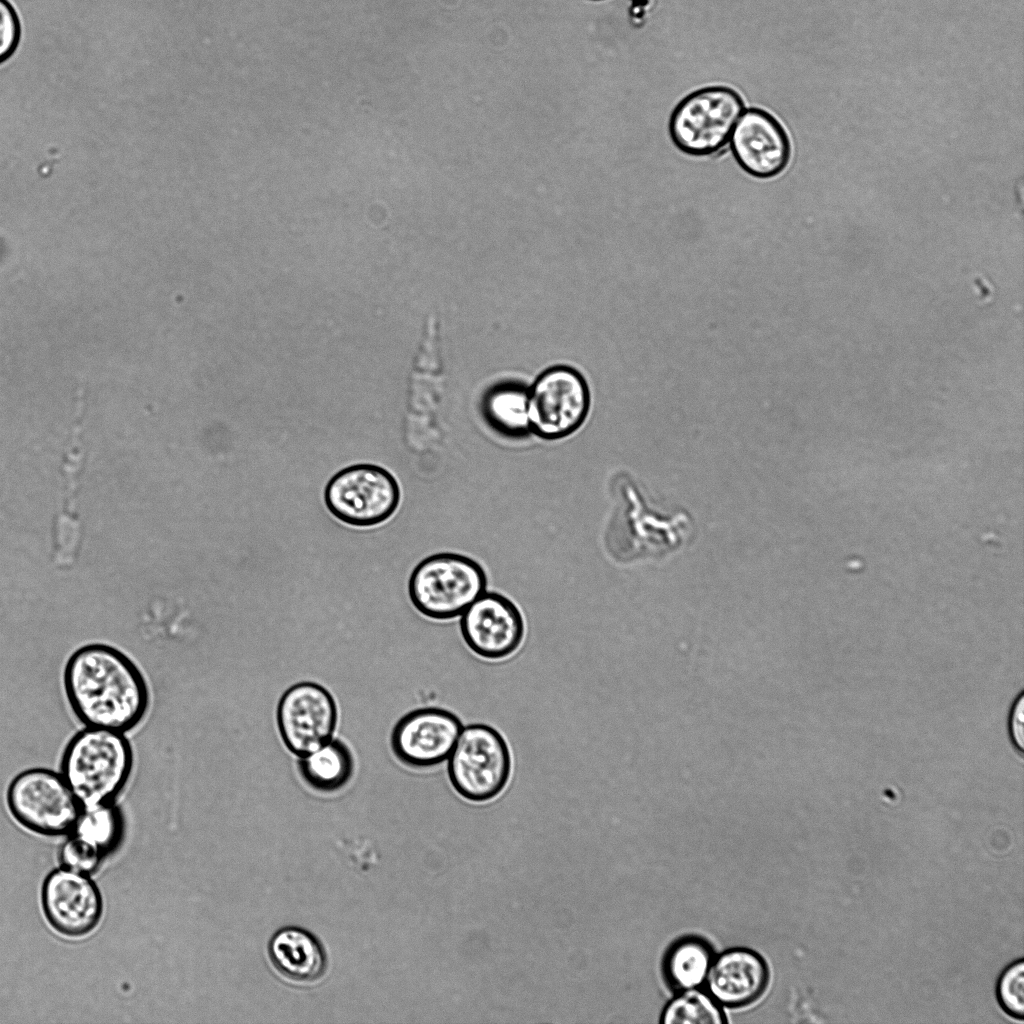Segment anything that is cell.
Instances as JSON below:
<instances>
[{
	"label": "cell",
	"instance_id": "obj_21",
	"mask_svg": "<svg viewBox=\"0 0 1024 1024\" xmlns=\"http://www.w3.org/2000/svg\"><path fill=\"white\" fill-rule=\"evenodd\" d=\"M104 857L96 846L74 833L61 845L59 852L62 867L87 875L97 871Z\"/></svg>",
	"mask_w": 1024,
	"mask_h": 1024
},
{
	"label": "cell",
	"instance_id": "obj_15",
	"mask_svg": "<svg viewBox=\"0 0 1024 1024\" xmlns=\"http://www.w3.org/2000/svg\"><path fill=\"white\" fill-rule=\"evenodd\" d=\"M268 955L276 971L295 984L315 983L327 969L321 942L308 930L296 926L283 927L271 936Z\"/></svg>",
	"mask_w": 1024,
	"mask_h": 1024
},
{
	"label": "cell",
	"instance_id": "obj_20",
	"mask_svg": "<svg viewBox=\"0 0 1024 1024\" xmlns=\"http://www.w3.org/2000/svg\"><path fill=\"white\" fill-rule=\"evenodd\" d=\"M709 993L694 989L683 990L665 1007L661 1022L665 1024H721L724 1013Z\"/></svg>",
	"mask_w": 1024,
	"mask_h": 1024
},
{
	"label": "cell",
	"instance_id": "obj_2",
	"mask_svg": "<svg viewBox=\"0 0 1024 1024\" xmlns=\"http://www.w3.org/2000/svg\"><path fill=\"white\" fill-rule=\"evenodd\" d=\"M133 751L125 733L84 727L65 746L60 774L81 806L113 802L133 770Z\"/></svg>",
	"mask_w": 1024,
	"mask_h": 1024
},
{
	"label": "cell",
	"instance_id": "obj_18",
	"mask_svg": "<svg viewBox=\"0 0 1024 1024\" xmlns=\"http://www.w3.org/2000/svg\"><path fill=\"white\" fill-rule=\"evenodd\" d=\"M484 415L491 427L507 437H523L530 432L528 392L514 386L490 393L484 403Z\"/></svg>",
	"mask_w": 1024,
	"mask_h": 1024
},
{
	"label": "cell",
	"instance_id": "obj_6",
	"mask_svg": "<svg viewBox=\"0 0 1024 1024\" xmlns=\"http://www.w3.org/2000/svg\"><path fill=\"white\" fill-rule=\"evenodd\" d=\"M400 486L382 466L357 463L336 472L324 488L328 511L342 523L370 528L390 519L399 507Z\"/></svg>",
	"mask_w": 1024,
	"mask_h": 1024
},
{
	"label": "cell",
	"instance_id": "obj_5",
	"mask_svg": "<svg viewBox=\"0 0 1024 1024\" xmlns=\"http://www.w3.org/2000/svg\"><path fill=\"white\" fill-rule=\"evenodd\" d=\"M744 110L741 95L731 87L713 85L697 89L686 95L671 112V140L690 156L717 154L729 142Z\"/></svg>",
	"mask_w": 1024,
	"mask_h": 1024
},
{
	"label": "cell",
	"instance_id": "obj_14",
	"mask_svg": "<svg viewBox=\"0 0 1024 1024\" xmlns=\"http://www.w3.org/2000/svg\"><path fill=\"white\" fill-rule=\"evenodd\" d=\"M768 969L760 955L733 948L713 958L707 977L708 993L720 1005L738 1007L756 1000L764 991Z\"/></svg>",
	"mask_w": 1024,
	"mask_h": 1024
},
{
	"label": "cell",
	"instance_id": "obj_17",
	"mask_svg": "<svg viewBox=\"0 0 1024 1024\" xmlns=\"http://www.w3.org/2000/svg\"><path fill=\"white\" fill-rule=\"evenodd\" d=\"M712 961L707 943L699 938H684L668 952L665 975L671 985L681 991L694 989L705 981Z\"/></svg>",
	"mask_w": 1024,
	"mask_h": 1024
},
{
	"label": "cell",
	"instance_id": "obj_4",
	"mask_svg": "<svg viewBox=\"0 0 1024 1024\" xmlns=\"http://www.w3.org/2000/svg\"><path fill=\"white\" fill-rule=\"evenodd\" d=\"M513 757L505 737L494 727L473 723L463 727L447 759L449 781L470 802L495 799L507 787Z\"/></svg>",
	"mask_w": 1024,
	"mask_h": 1024
},
{
	"label": "cell",
	"instance_id": "obj_13",
	"mask_svg": "<svg viewBox=\"0 0 1024 1024\" xmlns=\"http://www.w3.org/2000/svg\"><path fill=\"white\" fill-rule=\"evenodd\" d=\"M729 142L737 164L755 178L779 175L791 159L787 131L771 113L761 108L744 110Z\"/></svg>",
	"mask_w": 1024,
	"mask_h": 1024
},
{
	"label": "cell",
	"instance_id": "obj_22",
	"mask_svg": "<svg viewBox=\"0 0 1024 1024\" xmlns=\"http://www.w3.org/2000/svg\"><path fill=\"white\" fill-rule=\"evenodd\" d=\"M1024 966L1023 961L1010 965L999 978L997 995L1006 1013L1022 1019L1024 1015Z\"/></svg>",
	"mask_w": 1024,
	"mask_h": 1024
},
{
	"label": "cell",
	"instance_id": "obj_9",
	"mask_svg": "<svg viewBox=\"0 0 1024 1024\" xmlns=\"http://www.w3.org/2000/svg\"><path fill=\"white\" fill-rule=\"evenodd\" d=\"M276 719L287 749L303 757L332 740L337 725V707L323 686L300 682L288 688L280 698Z\"/></svg>",
	"mask_w": 1024,
	"mask_h": 1024
},
{
	"label": "cell",
	"instance_id": "obj_3",
	"mask_svg": "<svg viewBox=\"0 0 1024 1024\" xmlns=\"http://www.w3.org/2000/svg\"><path fill=\"white\" fill-rule=\"evenodd\" d=\"M487 577L473 559L455 553H439L422 560L408 581L414 608L437 621L457 618L486 591Z\"/></svg>",
	"mask_w": 1024,
	"mask_h": 1024
},
{
	"label": "cell",
	"instance_id": "obj_7",
	"mask_svg": "<svg viewBox=\"0 0 1024 1024\" xmlns=\"http://www.w3.org/2000/svg\"><path fill=\"white\" fill-rule=\"evenodd\" d=\"M14 819L41 835L72 833L81 805L60 773L47 768H29L17 774L6 792Z\"/></svg>",
	"mask_w": 1024,
	"mask_h": 1024
},
{
	"label": "cell",
	"instance_id": "obj_12",
	"mask_svg": "<svg viewBox=\"0 0 1024 1024\" xmlns=\"http://www.w3.org/2000/svg\"><path fill=\"white\" fill-rule=\"evenodd\" d=\"M90 876L64 867L46 876L41 891L43 912L58 933L80 937L99 924L103 900Z\"/></svg>",
	"mask_w": 1024,
	"mask_h": 1024
},
{
	"label": "cell",
	"instance_id": "obj_23",
	"mask_svg": "<svg viewBox=\"0 0 1024 1024\" xmlns=\"http://www.w3.org/2000/svg\"><path fill=\"white\" fill-rule=\"evenodd\" d=\"M21 35L16 10L8 0H0V64L15 52Z\"/></svg>",
	"mask_w": 1024,
	"mask_h": 1024
},
{
	"label": "cell",
	"instance_id": "obj_1",
	"mask_svg": "<svg viewBox=\"0 0 1024 1024\" xmlns=\"http://www.w3.org/2000/svg\"><path fill=\"white\" fill-rule=\"evenodd\" d=\"M63 686L71 710L86 727L125 733L141 723L150 704L141 670L107 644L76 649L65 664Z\"/></svg>",
	"mask_w": 1024,
	"mask_h": 1024
},
{
	"label": "cell",
	"instance_id": "obj_8",
	"mask_svg": "<svg viewBox=\"0 0 1024 1024\" xmlns=\"http://www.w3.org/2000/svg\"><path fill=\"white\" fill-rule=\"evenodd\" d=\"M589 407V389L578 372L548 370L528 392L530 432L545 440L565 438L584 423Z\"/></svg>",
	"mask_w": 1024,
	"mask_h": 1024
},
{
	"label": "cell",
	"instance_id": "obj_16",
	"mask_svg": "<svg viewBox=\"0 0 1024 1024\" xmlns=\"http://www.w3.org/2000/svg\"><path fill=\"white\" fill-rule=\"evenodd\" d=\"M301 778L312 789L331 793L343 788L354 772V758L349 747L340 740H331L318 750L300 757Z\"/></svg>",
	"mask_w": 1024,
	"mask_h": 1024
},
{
	"label": "cell",
	"instance_id": "obj_25",
	"mask_svg": "<svg viewBox=\"0 0 1024 1024\" xmlns=\"http://www.w3.org/2000/svg\"><path fill=\"white\" fill-rule=\"evenodd\" d=\"M592 1H601V0H592Z\"/></svg>",
	"mask_w": 1024,
	"mask_h": 1024
},
{
	"label": "cell",
	"instance_id": "obj_10",
	"mask_svg": "<svg viewBox=\"0 0 1024 1024\" xmlns=\"http://www.w3.org/2000/svg\"><path fill=\"white\" fill-rule=\"evenodd\" d=\"M460 718L440 707H424L403 715L394 725L390 744L404 766L431 769L447 761L463 729Z\"/></svg>",
	"mask_w": 1024,
	"mask_h": 1024
},
{
	"label": "cell",
	"instance_id": "obj_19",
	"mask_svg": "<svg viewBox=\"0 0 1024 1024\" xmlns=\"http://www.w3.org/2000/svg\"><path fill=\"white\" fill-rule=\"evenodd\" d=\"M122 831L121 813L113 802H110L81 806L72 833L96 846L106 856L119 844Z\"/></svg>",
	"mask_w": 1024,
	"mask_h": 1024
},
{
	"label": "cell",
	"instance_id": "obj_11",
	"mask_svg": "<svg viewBox=\"0 0 1024 1024\" xmlns=\"http://www.w3.org/2000/svg\"><path fill=\"white\" fill-rule=\"evenodd\" d=\"M460 633L478 657L503 660L521 647L525 622L517 605L506 596L484 592L461 615Z\"/></svg>",
	"mask_w": 1024,
	"mask_h": 1024
},
{
	"label": "cell",
	"instance_id": "obj_24",
	"mask_svg": "<svg viewBox=\"0 0 1024 1024\" xmlns=\"http://www.w3.org/2000/svg\"><path fill=\"white\" fill-rule=\"evenodd\" d=\"M1024 702L1023 695L1014 702L1011 712L1009 715V734L1012 743L1015 745L1018 752L1023 751V740H1024Z\"/></svg>",
	"mask_w": 1024,
	"mask_h": 1024
}]
</instances>
